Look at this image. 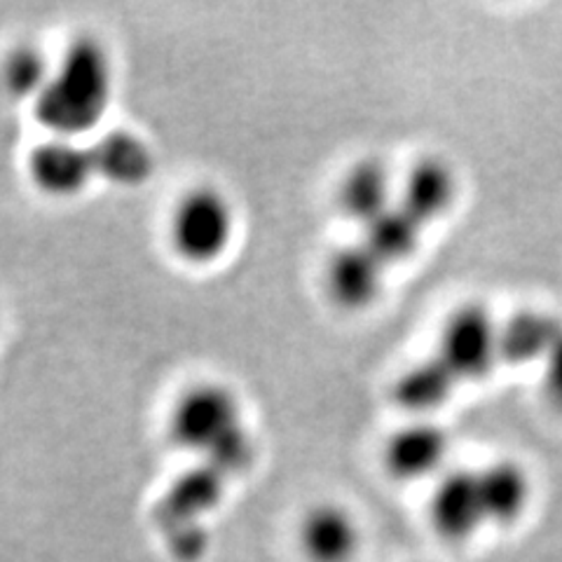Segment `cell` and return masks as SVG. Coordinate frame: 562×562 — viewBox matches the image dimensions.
<instances>
[{
  "instance_id": "7c38bea8",
  "label": "cell",
  "mask_w": 562,
  "mask_h": 562,
  "mask_svg": "<svg viewBox=\"0 0 562 562\" xmlns=\"http://www.w3.org/2000/svg\"><path fill=\"white\" fill-rule=\"evenodd\" d=\"M394 176L382 160L366 157L351 165L338 186L340 214L357 227H368L396 204Z\"/></svg>"
},
{
  "instance_id": "7a4b0ae2",
  "label": "cell",
  "mask_w": 562,
  "mask_h": 562,
  "mask_svg": "<svg viewBox=\"0 0 562 562\" xmlns=\"http://www.w3.org/2000/svg\"><path fill=\"white\" fill-rule=\"evenodd\" d=\"M113 101V64L97 38L70 43L35 99V120L52 138L82 136L101 125Z\"/></svg>"
},
{
  "instance_id": "6da1fadb",
  "label": "cell",
  "mask_w": 562,
  "mask_h": 562,
  "mask_svg": "<svg viewBox=\"0 0 562 562\" xmlns=\"http://www.w3.org/2000/svg\"><path fill=\"white\" fill-rule=\"evenodd\" d=\"M169 441L231 479L249 471L256 457L254 438L244 427L241 403L218 382L192 384L176 398L169 413Z\"/></svg>"
},
{
  "instance_id": "30bf717a",
  "label": "cell",
  "mask_w": 562,
  "mask_h": 562,
  "mask_svg": "<svg viewBox=\"0 0 562 562\" xmlns=\"http://www.w3.org/2000/svg\"><path fill=\"white\" fill-rule=\"evenodd\" d=\"M26 171L35 190L55 200L78 198L97 176L90 148H80L68 138H49L35 146Z\"/></svg>"
},
{
  "instance_id": "2e32d148",
  "label": "cell",
  "mask_w": 562,
  "mask_h": 562,
  "mask_svg": "<svg viewBox=\"0 0 562 562\" xmlns=\"http://www.w3.org/2000/svg\"><path fill=\"white\" fill-rule=\"evenodd\" d=\"M422 233H425V227L398 204H394L375 223L363 227L359 241L390 270L392 266H401V262L411 260L417 254Z\"/></svg>"
},
{
  "instance_id": "4fadbf2b",
  "label": "cell",
  "mask_w": 562,
  "mask_h": 562,
  "mask_svg": "<svg viewBox=\"0 0 562 562\" xmlns=\"http://www.w3.org/2000/svg\"><path fill=\"white\" fill-rule=\"evenodd\" d=\"M476 473L490 530L516 525L532 502V479L527 469L514 460H495Z\"/></svg>"
},
{
  "instance_id": "e0dca14e",
  "label": "cell",
  "mask_w": 562,
  "mask_h": 562,
  "mask_svg": "<svg viewBox=\"0 0 562 562\" xmlns=\"http://www.w3.org/2000/svg\"><path fill=\"white\" fill-rule=\"evenodd\" d=\"M94 171L103 179L122 183V186H136L144 183L153 173V155L132 134L115 132L103 136L97 146L90 148Z\"/></svg>"
},
{
  "instance_id": "9c48e42d",
  "label": "cell",
  "mask_w": 562,
  "mask_h": 562,
  "mask_svg": "<svg viewBox=\"0 0 562 562\" xmlns=\"http://www.w3.org/2000/svg\"><path fill=\"white\" fill-rule=\"evenodd\" d=\"M386 268L361 241L340 246L330 254L324 270V286L333 303L347 312L375 305L384 289Z\"/></svg>"
},
{
  "instance_id": "ac0fdd59",
  "label": "cell",
  "mask_w": 562,
  "mask_h": 562,
  "mask_svg": "<svg viewBox=\"0 0 562 562\" xmlns=\"http://www.w3.org/2000/svg\"><path fill=\"white\" fill-rule=\"evenodd\" d=\"M52 70H55V66H49L41 49L31 45L16 47L3 66L5 87L14 97L35 101L47 87Z\"/></svg>"
},
{
  "instance_id": "277c9868",
  "label": "cell",
  "mask_w": 562,
  "mask_h": 562,
  "mask_svg": "<svg viewBox=\"0 0 562 562\" xmlns=\"http://www.w3.org/2000/svg\"><path fill=\"white\" fill-rule=\"evenodd\" d=\"M434 355L460 384L483 380L499 361V324L481 303L457 307L441 328Z\"/></svg>"
},
{
  "instance_id": "5b68a950",
  "label": "cell",
  "mask_w": 562,
  "mask_h": 562,
  "mask_svg": "<svg viewBox=\"0 0 562 562\" xmlns=\"http://www.w3.org/2000/svg\"><path fill=\"white\" fill-rule=\"evenodd\" d=\"M429 522L448 543H467L490 530L476 469H450L429 499Z\"/></svg>"
},
{
  "instance_id": "8992f818",
  "label": "cell",
  "mask_w": 562,
  "mask_h": 562,
  "mask_svg": "<svg viewBox=\"0 0 562 562\" xmlns=\"http://www.w3.org/2000/svg\"><path fill=\"white\" fill-rule=\"evenodd\" d=\"M233 479L221 469L202 462L198 469L186 471L179 481H173L162 502V522L167 527H183L186 537L179 547L192 555L198 549L195 535L202 518L216 512L225 497V487Z\"/></svg>"
},
{
  "instance_id": "52a82bcc",
  "label": "cell",
  "mask_w": 562,
  "mask_h": 562,
  "mask_svg": "<svg viewBox=\"0 0 562 562\" xmlns=\"http://www.w3.org/2000/svg\"><path fill=\"white\" fill-rule=\"evenodd\" d=\"M450 454V436L427 419L396 429L382 448L384 471L398 483H417L436 476Z\"/></svg>"
},
{
  "instance_id": "5bb4252c",
  "label": "cell",
  "mask_w": 562,
  "mask_h": 562,
  "mask_svg": "<svg viewBox=\"0 0 562 562\" xmlns=\"http://www.w3.org/2000/svg\"><path fill=\"white\" fill-rule=\"evenodd\" d=\"M562 336V322L547 312L525 310L499 324V361L512 366L543 363Z\"/></svg>"
},
{
  "instance_id": "d6986e66",
  "label": "cell",
  "mask_w": 562,
  "mask_h": 562,
  "mask_svg": "<svg viewBox=\"0 0 562 562\" xmlns=\"http://www.w3.org/2000/svg\"><path fill=\"white\" fill-rule=\"evenodd\" d=\"M543 394L551 406L562 413V336L543 359Z\"/></svg>"
},
{
  "instance_id": "9a60e30c",
  "label": "cell",
  "mask_w": 562,
  "mask_h": 562,
  "mask_svg": "<svg viewBox=\"0 0 562 562\" xmlns=\"http://www.w3.org/2000/svg\"><path fill=\"white\" fill-rule=\"evenodd\" d=\"M457 386H460V382L452 378L443 361L431 355L396 378L392 396L396 406L411 415H427L441 408L454 394Z\"/></svg>"
},
{
  "instance_id": "8fae6325",
  "label": "cell",
  "mask_w": 562,
  "mask_h": 562,
  "mask_svg": "<svg viewBox=\"0 0 562 562\" xmlns=\"http://www.w3.org/2000/svg\"><path fill=\"white\" fill-rule=\"evenodd\" d=\"M457 198H460V179L452 165L438 155H427L408 169L398 188L396 204L427 231L429 225L450 214Z\"/></svg>"
},
{
  "instance_id": "3957f363",
  "label": "cell",
  "mask_w": 562,
  "mask_h": 562,
  "mask_svg": "<svg viewBox=\"0 0 562 562\" xmlns=\"http://www.w3.org/2000/svg\"><path fill=\"white\" fill-rule=\"evenodd\" d=\"M237 214L231 198L214 186H198L176 202L169 244L186 266H214L233 246Z\"/></svg>"
},
{
  "instance_id": "ba28073f",
  "label": "cell",
  "mask_w": 562,
  "mask_h": 562,
  "mask_svg": "<svg viewBox=\"0 0 562 562\" xmlns=\"http://www.w3.org/2000/svg\"><path fill=\"white\" fill-rule=\"evenodd\" d=\"M361 543L357 516L338 502L314 504L297 527V547L307 562H355Z\"/></svg>"
}]
</instances>
